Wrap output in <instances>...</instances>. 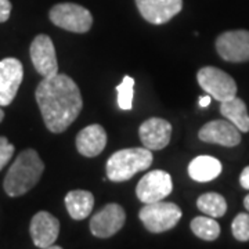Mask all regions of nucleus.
<instances>
[{"label":"nucleus","mask_w":249,"mask_h":249,"mask_svg":"<svg viewBox=\"0 0 249 249\" xmlns=\"http://www.w3.org/2000/svg\"><path fill=\"white\" fill-rule=\"evenodd\" d=\"M35 97L46 127L52 133L67 130L83 108L78 85L65 73L43 78L36 88Z\"/></svg>","instance_id":"obj_1"},{"label":"nucleus","mask_w":249,"mask_h":249,"mask_svg":"<svg viewBox=\"0 0 249 249\" xmlns=\"http://www.w3.org/2000/svg\"><path fill=\"white\" fill-rule=\"evenodd\" d=\"M43 170L45 163L35 150L21 151L4 178V191L10 196H24L37 184Z\"/></svg>","instance_id":"obj_2"},{"label":"nucleus","mask_w":249,"mask_h":249,"mask_svg":"<svg viewBox=\"0 0 249 249\" xmlns=\"http://www.w3.org/2000/svg\"><path fill=\"white\" fill-rule=\"evenodd\" d=\"M152 163L151 150L142 148H124L114 152L107 160V178L111 181H126L136 173L148 169Z\"/></svg>","instance_id":"obj_3"},{"label":"nucleus","mask_w":249,"mask_h":249,"mask_svg":"<svg viewBox=\"0 0 249 249\" xmlns=\"http://www.w3.org/2000/svg\"><path fill=\"white\" fill-rule=\"evenodd\" d=\"M139 217L150 232H165L172 230L181 219V209L173 202L145 204L139 212Z\"/></svg>","instance_id":"obj_4"},{"label":"nucleus","mask_w":249,"mask_h":249,"mask_svg":"<svg viewBox=\"0 0 249 249\" xmlns=\"http://www.w3.org/2000/svg\"><path fill=\"white\" fill-rule=\"evenodd\" d=\"M49 18L55 27L75 32L85 34L93 25V17L89 10L75 3L55 4L49 13Z\"/></svg>","instance_id":"obj_5"},{"label":"nucleus","mask_w":249,"mask_h":249,"mask_svg":"<svg viewBox=\"0 0 249 249\" xmlns=\"http://www.w3.org/2000/svg\"><path fill=\"white\" fill-rule=\"evenodd\" d=\"M196 80L199 86L214 100L227 101L235 97L237 83L229 73L216 67H204L196 73Z\"/></svg>","instance_id":"obj_6"},{"label":"nucleus","mask_w":249,"mask_h":249,"mask_svg":"<svg viewBox=\"0 0 249 249\" xmlns=\"http://www.w3.org/2000/svg\"><path fill=\"white\" fill-rule=\"evenodd\" d=\"M173 190L172 176L168 172L160 169L151 170L136 187V196L142 204H152L165 199Z\"/></svg>","instance_id":"obj_7"},{"label":"nucleus","mask_w":249,"mask_h":249,"mask_svg":"<svg viewBox=\"0 0 249 249\" xmlns=\"http://www.w3.org/2000/svg\"><path fill=\"white\" fill-rule=\"evenodd\" d=\"M216 50L226 61H249V31L224 32L216 39Z\"/></svg>","instance_id":"obj_8"},{"label":"nucleus","mask_w":249,"mask_h":249,"mask_svg":"<svg viewBox=\"0 0 249 249\" xmlns=\"http://www.w3.org/2000/svg\"><path fill=\"white\" fill-rule=\"evenodd\" d=\"M29 53H31V60H32L35 70L43 78L54 76L58 73L57 54H55L53 40L50 39V36H36L31 43Z\"/></svg>","instance_id":"obj_9"},{"label":"nucleus","mask_w":249,"mask_h":249,"mask_svg":"<svg viewBox=\"0 0 249 249\" xmlns=\"http://www.w3.org/2000/svg\"><path fill=\"white\" fill-rule=\"evenodd\" d=\"M24 78V67L19 60L9 57L0 61V107L13 103Z\"/></svg>","instance_id":"obj_10"},{"label":"nucleus","mask_w":249,"mask_h":249,"mask_svg":"<svg viewBox=\"0 0 249 249\" xmlns=\"http://www.w3.org/2000/svg\"><path fill=\"white\" fill-rule=\"evenodd\" d=\"M126 222L124 208L118 204L106 205L90 220V231L98 238H108L119 231Z\"/></svg>","instance_id":"obj_11"},{"label":"nucleus","mask_w":249,"mask_h":249,"mask_svg":"<svg viewBox=\"0 0 249 249\" xmlns=\"http://www.w3.org/2000/svg\"><path fill=\"white\" fill-rule=\"evenodd\" d=\"M142 17L154 25L170 21L183 9V0H136Z\"/></svg>","instance_id":"obj_12"},{"label":"nucleus","mask_w":249,"mask_h":249,"mask_svg":"<svg viewBox=\"0 0 249 249\" xmlns=\"http://www.w3.org/2000/svg\"><path fill=\"white\" fill-rule=\"evenodd\" d=\"M31 238L35 247L42 249H49L58 238L60 234V222L53 214L40 211L32 217L29 226Z\"/></svg>","instance_id":"obj_13"},{"label":"nucleus","mask_w":249,"mask_h":249,"mask_svg":"<svg viewBox=\"0 0 249 249\" xmlns=\"http://www.w3.org/2000/svg\"><path fill=\"white\" fill-rule=\"evenodd\" d=\"M201 142L235 147L241 142V132L227 119H216L205 124L198 132Z\"/></svg>","instance_id":"obj_14"},{"label":"nucleus","mask_w":249,"mask_h":249,"mask_svg":"<svg viewBox=\"0 0 249 249\" xmlns=\"http://www.w3.org/2000/svg\"><path fill=\"white\" fill-rule=\"evenodd\" d=\"M142 145L151 151L165 148L172 137V124L162 118H150L144 121L139 129Z\"/></svg>","instance_id":"obj_15"},{"label":"nucleus","mask_w":249,"mask_h":249,"mask_svg":"<svg viewBox=\"0 0 249 249\" xmlns=\"http://www.w3.org/2000/svg\"><path fill=\"white\" fill-rule=\"evenodd\" d=\"M106 145L107 133L101 124H89L76 136V148L83 157H97L106 148Z\"/></svg>","instance_id":"obj_16"},{"label":"nucleus","mask_w":249,"mask_h":249,"mask_svg":"<svg viewBox=\"0 0 249 249\" xmlns=\"http://www.w3.org/2000/svg\"><path fill=\"white\" fill-rule=\"evenodd\" d=\"M222 173V163L209 155H199L190 162L188 175L190 178L199 183H206L216 178Z\"/></svg>","instance_id":"obj_17"},{"label":"nucleus","mask_w":249,"mask_h":249,"mask_svg":"<svg viewBox=\"0 0 249 249\" xmlns=\"http://www.w3.org/2000/svg\"><path fill=\"white\" fill-rule=\"evenodd\" d=\"M65 206L73 220H83L93 211L94 196L86 190H73L65 196Z\"/></svg>","instance_id":"obj_18"},{"label":"nucleus","mask_w":249,"mask_h":249,"mask_svg":"<svg viewBox=\"0 0 249 249\" xmlns=\"http://www.w3.org/2000/svg\"><path fill=\"white\" fill-rule=\"evenodd\" d=\"M220 114H222L227 121H230L240 132L247 133L249 132V114L247 104L238 98H230L227 101H222L220 104Z\"/></svg>","instance_id":"obj_19"},{"label":"nucleus","mask_w":249,"mask_h":249,"mask_svg":"<svg viewBox=\"0 0 249 249\" xmlns=\"http://www.w3.org/2000/svg\"><path fill=\"white\" fill-rule=\"evenodd\" d=\"M196 206L202 213L214 217V219L222 217L227 211V202H226L224 196L217 193L202 194L196 199Z\"/></svg>","instance_id":"obj_20"},{"label":"nucleus","mask_w":249,"mask_h":249,"mask_svg":"<svg viewBox=\"0 0 249 249\" xmlns=\"http://www.w3.org/2000/svg\"><path fill=\"white\" fill-rule=\"evenodd\" d=\"M191 230L198 238L205 241H213L220 235V226L214 217L198 216L191 220Z\"/></svg>","instance_id":"obj_21"},{"label":"nucleus","mask_w":249,"mask_h":249,"mask_svg":"<svg viewBox=\"0 0 249 249\" xmlns=\"http://www.w3.org/2000/svg\"><path fill=\"white\" fill-rule=\"evenodd\" d=\"M118 107L124 111H130L133 108L134 79L132 76H124V80L116 86Z\"/></svg>","instance_id":"obj_22"},{"label":"nucleus","mask_w":249,"mask_h":249,"mask_svg":"<svg viewBox=\"0 0 249 249\" xmlns=\"http://www.w3.org/2000/svg\"><path fill=\"white\" fill-rule=\"evenodd\" d=\"M232 235L235 240L245 242L249 241V213H238L231 224Z\"/></svg>","instance_id":"obj_23"},{"label":"nucleus","mask_w":249,"mask_h":249,"mask_svg":"<svg viewBox=\"0 0 249 249\" xmlns=\"http://www.w3.org/2000/svg\"><path fill=\"white\" fill-rule=\"evenodd\" d=\"M14 151H16V148H14V145L13 144H10V142L6 139V137H0V170L3 169L7 163H9V160H11V157L14 155Z\"/></svg>","instance_id":"obj_24"},{"label":"nucleus","mask_w":249,"mask_h":249,"mask_svg":"<svg viewBox=\"0 0 249 249\" xmlns=\"http://www.w3.org/2000/svg\"><path fill=\"white\" fill-rule=\"evenodd\" d=\"M11 14V3L10 0H0V22H6Z\"/></svg>","instance_id":"obj_25"},{"label":"nucleus","mask_w":249,"mask_h":249,"mask_svg":"<svg viewBox=\"0 0 249 249\" xmlns=\"http://www.w3.org/2000/svg\"><path fill=\"white\" fill-rule=\"evenodd\" d=\"M240 184L242 188L249 190V166H247L245 169L242 170L240 176Z\"/></svg>","instance_id":"obj_26"},{"label":"nucleus","mask_w":249,"mask_h":249,"mask_svg":"<svg viewBox=\"0 0 249 249\" xmlns=\"http://www.w3.org/2000/svg\"><path fill=\"white\" fill-rule=\"evenodd\" d=\"M211 101H212V96H209V94H206V96H201L199 97V101H198V104H199V107H208L209 104H211Z\"/></svg>","instance_id":"obj_27"},{"label":"nucleus","mask_w":249,"mask_h":249,"mask_svg":"<svg viewBox=\"0 0 249 249\" xmlns=\"http://www.w3.org/2000/svg\"><path fill=\"white\" fill-rule=\"evenodd\" d=\"M244 206H245L247 211H249V194L245 196V199H244Z\"/></svg>","instance_id":"obj_28"},{"label":"nucleus","mask_w":249,"mask_h":249,"mask_svg":"<svg viewBox=\"0 0 249 249\" xmlns=\"http://www.w3.org/2000/svg\"><path fill=\"white\" fill-rule=\"evenodd\" d=\"M3 119H4V111H3V109L0 108V122H1Z\"/></svg>","instance_id":"obj_29"}]
</instances>
